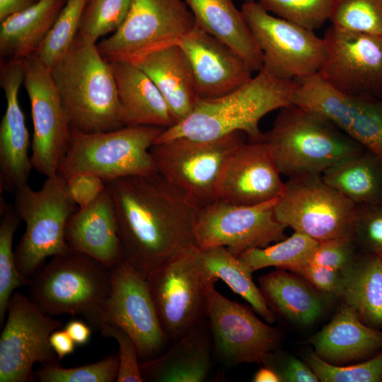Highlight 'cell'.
<instances>
[{"mask_svg":"<svg viewBox=\"0 0 382 382\" xmlns=\"http://www.w3.org/2000/svg\"><path fill=\"white\" fill-rule=\"evenodd\" d=\"M105 183L115 204L122 260L144 278L196 246L200 205L159 173Z\"/></svg>","mask_w":382,"mask_h":382,"instance_id":"cell-1","label":"cell"},{"mask_svg":"<svg viewBox=\"0 0 382 382\" xmlns=\"http://www.w3.org/2000/svg\"><path fill=\"white\" fill-rule=\"evenodd\" d=\"M297 80L278 79L263 69L250 81L224 96L200 100L183 120L165 129L154 144L178 137L215 139L236 132L249 142L264 140L260 120L269 112L292 104Z\"/></svg>","mask_w":382,"mask_h":382,"instance_id":"cell-2","label":"cell"},{"mask_svg":"<svg viewBox=\"0 0 382 382\" xmlns=\"http://www.w3.org/2000/svg\"><path fill=\"white\" fill-rule=\"evenodd\" d=\"M71 132L96 133L125 127L110 62L97 43L80 31L50 69Z\"/></svg>","mask_w":382,"mask_h":382,"instance_id":"cell-3","label":"cell"},{"mask_svg":"<svg viewBox=\"0 0 382 382\" xmlns=\"http://www.w3.org/2000/svg\"><path fill=\"white\" fill-rule=\"evenodd\" d=\"M281 175L321 174L337 161L366 149L319 115L291 104L279 109L264 133Z\"/></svg>","mask_w":382,"mask_h":382,"instance_id":"cell-4","label":"cell"},{"mask_svg":"<svg viewBox=\"0 0 382 382\" xmlns=\"http://www.w3.org/2000/svg\"><path fill=\"white\" fill-rule=\"evenodd\" d=\"M30 299L45 313L82 316L98 330L110 291V268L69 249L51 257L31 277Z\"/></svg>","mask_w":382,"mask_h":382,"instance_id":"cell-5","label":"cell"},{"mask_svg":"<svg viewBox=\"0 0 382 382\" xmlns=\"http://www.w3.org/2000/svg\"><path fill=\"white\" fill-rule=\"evenodd\" d=\"M13 207L25 225L14 250L20 274L30 281L48 257L68 251L65 238L67 221L79 207L71 197L66 181L59 175L46 177L35 190L27 183L14 193Z\"/></svg>","mask_w":382,"mask_h":382,"instance_id":"cell-6","label":"cell"},{"mask_svg":"<svg viewBox=\"0 0 382 382\" xmlns=\"http://www.w3.org/2000/svg\"><path fill=\"white\" fill-rule=\"evenodd\" d=\"M165 128L125 126L96 133L71 132L67 151L57 174L89 172L105 181L157 172L150 149Z\"/></svg>","mask_w":382,"mask_h":382,"instance_id":"cell-7","label":"cell"},{"mask_svg":"<svg viewBox=\"0 0 382 382\" xmlns=\"http://www.w3.org/2000/svg\"><path fill=\"white\" fill-rule=\"evenodd\" d=\"M195 25L183 0H132L122 24L97 47L108 62L134 64L154 51L178 44Z\"/></svg>","mask_w":382,"mask_h":382,"instance_id":"cell-8","label":"cell"},{"mask_svg":"<svg viewBox=\"0 0 382 382\" xmlns=\"http://www.w3.org/2000/svg\"><path fill=\"white\" fill-rule=\"evenodd\" d=\"M236 132L211 140L178 137L150 149L157 172L200 206L216 199L219 180L231 154L245 142Z\"/></svg>","mask_w":382,"mask_h":382,"instance_id":"cell-9","label":"cell"},{"mask_svg":"<svg viewBox=\"0 0 382 382\" xmlns=\"http://www.w3.org/2000/svg\"><path fill=\"white\" fill-rule=\"evenodd\" d=\"M285 185L274 209L286 227L318 242L354 238L357 205L326 184L321 174L290 178Z\"/></svg>","mask_w":382,"mask_h":382,"instance_id":"cell-10","label":"cell"},{"mask_svg":"<svg viewBox=\"0 0 382 382\" xmlns=\"http://www.w3.org/2000/svg\"><path fill=\"white\" fill-rule=\"evenodd\" d=\"M207 279L197 246L172 258L146 278L168 342L177 340L207 318Z\"/></svg>","mask_w":382,"mask_h":382,"instance_id":"cell-11","label":"cell"},{"mask_svg":"<svg viewBox=\"0 0 382 382\" xmlns=\"http://www.w3.org/2000/svg\"><path fill=\"white\" fill-rule=\"evenodd\" d=\"M241 11L262 52L261 69L284 81L318 72L325 55L323 37L272 15L257 1H245Z\"/></svg>","mask_w":382,"mask_h":382,"instance_id":"cell-12","label":"cell"},{"mask_svg":"<svg viewBox=\"0 0 382 382\" xmlns=\"http://www.w3.org/2000/svg\"><path fill=\"white\" fill-rule=\"evenodd\" d=\"M0 337V382L34 381L35 364H58L50 337L62 322L45 313L29 296H11Z\"/></svg>","mask_w":382,"mask_h":382,"instance_id":"cell-13","label":"cell"},{"mask_svg":"<svg viewBox=\"0 0 382 382\" xmlns=\"http://www.w3.org/2000/svg\"><path fill=\"white\" fill-rule=\"evenodd\" d=\"M279 198L254 205L216 199L200 206L195 226L196 246H224L238 257L283 240L286 226L277 219L274 209Z\"/></svg>","mask_w":382,"mask_h":382,"instance_id":"cell-14","label":"cell"},{"mask_svg":"<svg viewBox=\"0 0 382 382\" xmlns=\"http://www.w3.org/2000/svg\"><path fill=\"white\" fill-rule=\"evenodd\" d=\"M215 279H207V316L213 352L228 364H265L277 348L281 333L262 322L250 308L231 301L214 288Z\"/></svg>","mask_w":382,"mask_h":382,"instance_id":"cell-15","label":"cell"},{"mask_svg":"<svg viewBox=\"0 0 382 382\" xmlns=\"http://www.w3.org/2000/svg\"><path fill=\"white\" fill-rule=\"evenodd\" d=\"M23 81L33 124L30 156L33 168L46 177L57 174L71 139V128L51 69L35 54L23 59Z\"/></svg>","mask_w":382,"mask_h":382,"instance_id":"cell-16","label":"cell"},{"mask_svg":"<svg viewBox=\"0 0 382 382\" xmlns=\"http://www.w3.org/2000/svg\"><path fill=\"white\" fill-rule=\"evenodd\" d=\"M320 75L353 98H382V36L329 27Z\"/></svg>","mask_w":382,"mask_h":382,"instance_id":"cell-17","label":"cell"},{"mask_svg":"<svg viewBox=\"0 0 382 382\" xmlns=\"http://www.w3.org/2000/svg\"><path fill=\"white\" fill-rule=\"evenodd\" d=\"M110 291L104 323L115 325L132 338L142 361L156 357L166 348L147 281L122 260L110 268Z\"/></svg>","mask_w":382,"mask_h":382,"instance_id":"cell-18","label":"cell"},{"mask_svg":"<svg viewBox=\"0 0 382 382\" xmlns=\"http://www.w3.org/2000/svg\"><path fill=\"white\" fill-rule=\"evenodd\" d=\"M265 141L245 142L229 157L221 174L216 199L254 205L280 197L285 183Z\"/></svg>","mask_w":382,"mask_h":382,"instance_id":"cell-19","label":"cell"},{"mask_svg":"<svg viewBox=\"0 0 382 382\" xmlns=\"http://www.w3.org/2000/svg\"><path fill=\"white\" fill-rule=\"evenodd\" d=\"M23 81V59L1 62L0 84L6 108L0 125V190L15 193L28 183L33 166L29 156L31 144L24 114L18 101Z\"/></svg>","mask_w":382,"mask_h":382,"instance_id":"cell-20","label":"cell"},{"mask_svg":"<svg viewBox=\"0 0 382 382\" xmlns=\"http://www.w3.org/2000/svg\"><path fill=\"white\" fill-rule=\"evenodd\" d=\"M178 45L191 65L200 100L228 94L253 78V71L237 52L196 25Z\"/></svg>","mask_w":382,"mask_h":382,"instance_id":"cell-21","label":"cell"},{"mask_svg":"<svg viewBox=\"0 0 382 382\" xmlns=\"http://www.w3.org/2000/svg\"><path fill=\"white\" fill-rule=\"evenodd\" d=\"M65 238L71 249L108 268L122 260L115 204L107 187L92 203L71 215Z\"/></svg>","mask_w":382,"mask_h":382,"instance_id":"cell-22","label":"cell"},{"mask_svg":"<svg viewBox=\"0 0 382 382\" xmlns=\"http://www.w3.org/2000/svg\"><path fill=\"white\" fill-rule=\"evenodd\" d=\"M213 344L209 322L193 328L158 356L139 362L144 381L203 382L213 364Z\"/></svg>","mask_w":382,"mask_h":382,"instance_id":"cell-23","label":"cell"},{"mask_svg":"<svg viewBox=\"0 0 382 382\" xmlns=\"http://www.w3.org/2000/svg\"><path fill=\"white\" fill-rule=\"evenodd\" d=\"M134 64L156 84L175 124L186 118L200 100L191 65L178 44L154 51Z\"/></svg>","mask_w":382,"mask_h":382,"instance_id":"cell-24","label":"cell"},{"mask_svg":"<svg viewBox=\"0 0 382 382\" xmlns=\"http://www.w3.org/2000/svg\"><path fill=\"white\" fill-rule=\"evenodd\" d=\"M125 126L153 125L167 129L175 125L161 93L138 66L111 63Z\"/></svg>","mask_w":382,"mask_h":382,"instance_id":"cell-25","label":"cell"},{"mask_svg":"<svg viewBox=\"0 0 382 382\" xmlns=\"http://www.w3.org/2000/svg\"><path fill=\"white\" fill-rule=\"evenodd\" d=\"M315 353L330 363H343L369 355L382 347V332L364 323L348 305L311 339Z\"/></svg>","mask_w":382,"mask_h":382,"instance_id":"cell-26","label":"cell"},{"mask_svg":"<svg viewBox=\"0 0 382 382\" xmlns=\"http://www.w3.org/2000/svg\"><path fill=\"white\" fill-rule=\"evenodd\" d=\"M195 25L237 52L253 71L262 66V54L241 10L232 0H183Z\"/></svg>","mask_w":382,"mask_h":382,"instance_id":"cell-27","label":"cell"},{"mask_svg":"<svg viewBox=\"0 0 382 382\" xmlns=\"http://www.w3.org/2000/svg\"><path fill=\"white\" fill-rule=\"evenodd\" d=\"M62 6L63 0H38L28 8L1 21V58L23 59L35 54Z\"/></svg>","mask_w":382,"mask_h":382,"instance_id":"cell-28","label":"cell"},{"mask_svg":"<svg viewBox=\"0 0 382 382\" xmlns=\"http://www.w3.org/2000/svg\"><path fill=\"white\" fill-rule=\"evenodd\" d=\"M321 176L357 206L382 204V161L366 149L337 161Z\"/></svg>","mask_w":382,"mask_h":382,"instance_id":"cell-29","label":"cell"},{"mask_svg":"<svg viewBox=\"0 0 382 382\" xmlns=\"http://www.w3.org/2000/svg\"><path fill=\"white\" fill-rule=\"evenodd\" d=\"M339 296L369 326H382V258L376 253L354 262L342 272Z\"/></svg>","mask_w":382,"mask_h":382,"instance_id":"cell-30","label":"cell"},{"mask_svg":"<svg viewBox=\"0 0 382 382\" xmlns=\"http://www.w3.org/2000/svg\"><path fill=\"white\" fill-rule=\"evenodd\" d=\"M258 281L268 306L291 321L306 325L320 316L323 305L319 297L291 273L275 271L262 275Z\"/></svg>","mask_w":382,"mask_h":382,"instance_id":"cell-31","label":"cell"},{"mask_svg":"<svg viewBox=\"0 0 382 382\" xmlns=\"http://www.w3.org/2000/svg\"><path fill=\"white\" fill-rule=\"evenodd\" d=\"M198 255L207 279H221L267 323L275 321L274 313L253 281L252 272L238 257L224 246L198 248Z\"/></svg>","mask_w":382,"mask_h":382,"instance_id":"cell-32","label":"cell"},{"mask_svg":"<svg viewBox=\"0 0 382 382\" xmlns=\"http://www.w3.org/2000/svg\"><path fill=\"white\" fill-rule=\"evenodd\" d=\"M318 242L294 231L289 237L265 248H253L241 253L238 258L253 273L269 267L288 270L306 263Z\"/></svg>","mask_w":382,"mask_h":382,"instance_id":"cell-33","label":"cell"},{"mask_svg":"<svg viewBox=\"0 0 382 382\" xmlns=\"http://www.w3.org/2000/svg\"><path fill=\"white\" fill-rule=\"evenodd\" d=\"M0 325L4 323L9 299L15 289L29 284L19 272L13 249V236L20 222L13 206L1 196L0 201Z\"/></svg>","mask_w":382,"mask_h":382,"instance_id":"cell-34","label":"cell"},{"mask_svg":"<svg viewBox=\"0 0 382 382\" xmlns=\"http://www.w3.org/2000/svg\"><path fill=\"white\" fill-rule=\"evenodd\" d=\"M341 129L382 161V98L350 97Z\"/></svg>","mask_w":382,"mask_h":382,"instance_id":"cell-35","label":"cell"},{"mask_svg":"<svg viewBox=\"0 0 382 382\" xmlns=\"http://www.w3.org/2000/svg\"><path fill=\"white\" fill-rule=\"evenodd\" d=\"M89 0H66L35 54L52 68L68 51L78 35Z\"/></svg>","mask_w":382,"mask_h":382,"instance_id":"cell-36","label":"cell"},{"mask_svg":"<svg viewBox=\"0 0 382 382\" xmlns=\"http://www.w3.org/2000/svg\"><path fill=\"white\" fill-rule=\"evenodd\" d=\"M329 21L341 30L382 36V0H334Z\"/></svg>","mask_w":382,"mask_h":382,"instance_id":"cell-37","label":"cell"},{"mask_svg":"<svg viewBox=\"0 0 382 382\" xmlns=\"http://www.w3.org/2000/svg\"><path fill=\"white\" fill-rule=\"evenodd\" d=\"M120 366L118 353L90 364L64 368L58 364L42 366L36 372L40 382H113L117 381Z\"/></svg>","mask_w":382,"mask_h":382,"instance_id":"cell-38","label":"cell"},{"mask_svg":"<svg viewBox=\"0 0 382 382\" xmlns=\"http://www.w3.org/2000/svg\"><path fill=\"white\" fill-rule=\"evenodd\" d=\"M266 11L313 30L329 20L334 0H256Z\"/></svg>","mask_w":382,"mask_h":382,"instance_id":"cell-39","label":"cell"},{"mask_svg":"<svg viewBox=\"0 0 382 382\" xmlns=\"http://www.w3.org/2000/svg\"><path fill=\"white\" fill-rule=\"evenodd\" d=\"M306 363L323 382H379L382 381V352L357 364L337 366L328 362L315 352Z\"/></svg>","mask_w":382,"mask_h":382,"instance_id":"cell-40","label":"cell"},{"mask_svg":"<svg viewBox=\"0 0 382 382\" xmlns=\"http://www.w3.org/2000/svg\"><path fill=\"white\" fill-rule=\"evenodd\" d=\"M132 0H89L79 31L96 42L114 33L126 18Z\"/></svg>","mask_w":382,"mask_h":382,"instance_id":"cell-41","label":"cell"},{"mask_svg":"<svg viewBox=\"0 0 382 382\" xmlns=\"http://www.w3.org/2000/svg\"><path fill=\"white\" fill-rule=\"evenodd\" d=\"M98 331L103 337L114 338L118 343L120 366L116 381H144L139 368L138 350L130 335L120 327L109 323H103Z\"/></svg>","mask_w":382,"mask_h":382,"instance_id":"cell-42","label":"cell"},{"mask_svg":"<svg viewBox=\"0 0 382 382\" xmlns=\"http://www.w3.org/2000/svg\"><path fill=\"white\" fill-rule=\"evenodd\" d=\"M354 238L370 253L382 251V204L357 206Z\"/></svg>","mask_w":382,"mask_h":382,"instance_id":"cell-43","label":"cell"},{"mask_svg":"<svg viewBox=\"0 0 382 382\" xmlns=\"http://www.w3.org/2000/svg\"><path fill=\"white\" fill-rule=\"evenodd\" d=\"M355 243L352 238H338L318 242L307 262L342 272L355 260Z\"/></svg>","mask_w":382,"mask_h":382,"instance_id":"cell-44","label":"cell"},{"mask_svg":"<svg viewBox=\"0 0 382 382\" xmlns=\"http://www.w3.org/2000/svg\"><path fill=\"white\" fill-rule=\"evenodd\" d=\"M66 181L69 193L79 208L89 205L106 188L103 178L89 172L74 174Z\"/></svg>","mask_w":382,"mask_h":382,"instance_id":"cell-45","label":"cell"},{"mask_svg":"<svg viewBox=\"0 0 382 382\" xmlns=\"http://www.w3.org/2000/svg\"><path fill=\"white\" fill-rule=\"evenodd\" d=\"M289 271L303 277L316 288L340 296L342 287V272L332 268L304 263L296 266Z\"/></svg>","mask_w":382,"mask_h":382,"instance_id":"cell-46","label":"cell"},{"mask_svg":"<svg viewBox=\"0 0 382 382\" xmlns=\"http://www.w3.org/2000/svg\"><path fill=\"white\" fill-rule=\"evenodd\" d=\"M282 381L288 382H318L317 375L307 363L296 358H289L279 371H277Z\"/></svg>","mask_w":382,"mask_h":382,"instance_id":"cell-47","label":"cell"},{"mask_svg":"<svg viewBox=\"0 0 382 382\" xmlns=\"http://www.w3.org/2000/svg\"><path fill=\"white\" fill-rule=\"evenodd\" d=\"M50 345L59 360L74 351L76 345L65 330H56L50 337Z\"/></svg>","mask_w":382,"mask_h":382,"instance_id":"cell-48","label":"cell"},{"mask_svg":"<svg viewBox=\"0 0 382 382\" xmlns=\"http://www.w3.org/2000/svg\"><path fill=\"white\" fill-rule=\"evenodd\" d=\"M64 330L77 345L86 344L91 336V328L79 320L69 321L65 326Z\"/></svg>","mask_w":382,"mask_h":382,"instance_id":"cell-49","label":"cell"},{"mask_svg":"<svg viewBox=\"0 0 382 382\" xmlns=\"http://www.w3.org/2000/svg\"><path fill=\"white\" fill-rule=\"evenodd\" d=\"M38 0H0V21L7 17L23 11Z\"/></svg>","mask_w":382,"mask_h":382,"instance_id":"cell-50","label":"cell"},{"mask_svg":"<svg viewBox=\"0 0 382 382\" xmlns=\"http://www.w3.org/2000/svg\"><path fill=\"white\" fill-rule=\"evenodd\" d=\"M254 382H279L282 381L278 373L272 368L266 366L260 368L253 378Z\"/></svg>","mask_w":382,"mask_h":382,"instance_id":"cell-51","label":"cell"},{"mask_svg":"<svg viewBox=\"0 0 382 382\" xmlns=\"http://www.w3.org/2000/svg\"><path fill=\"white\" fill-rule=\"evenodd\" d=\"M378 253L382 258V251H380V252H378V253Z\"/></svg>","mask_w":382,"mask_h":382,"instance_id":"cell-52","label":"cell"},{"mask_svg":"<svg viewBox=\"0 0 382 382\" xmlns=\"http://www.w3.org/2000/svg\"><path fill=\"white\" fill-rule=\"evenodd\" d=\"M256 0H245V1L249 2V1H255Z\"/></svg>","mask_w":382,"mask_h":382,"instance_id":"cell-53","label":"cell"}]
</instances>
